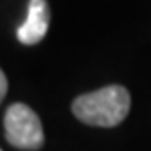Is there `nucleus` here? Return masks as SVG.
<instances>
[{
	"mask_svg": "<svg viewBox=\"0 0 151 151\" xmlns=\"http://www.w3.org/2000/svg\"><path fill=\"white\" fill-rule=\"evenodd\" d=\"M131 96L122 86H106L73 100V115L80 122L99 127L118 126L129 113Z\"/></svg>",
	"mask_w": 151,
	"mask_h": 151,
	"instance_id": "nucleus-1",
	"label": "nucleus"
},
{
	"mask_svg": "<svg viewBox=\"0 0 151 151\" xmlns=\"http://www.w3.org/2000/svg\"><path fill=\"white\" fill-rule=\"evenodd\" d=\"M7 142L26 151H37L44 146V129L38 115L26 104H11L4 116Z\"/></svg>",
	"mask_w": 151,
	"mask_h": 151,
	"instance_id": "nucleus-2",
	"label": "nucleus"
},
{
	"mask_svg": "<svg viewBox=\"0 0 151 151\" xmlns=\"http://www.w3.org/2000/svg\"><path fill=\"white\" fill-rule=\"evenodd\" d=\"M49 27V6L46 0H29L26 22L17 29V38L24 46H35L46 37Z\"/></svg>",
	"mask_w": 151,
	"mask_h": 151,
	"instance_id": "nucleus-3",
	"label": "nucleus"
},
{
	"mask_svg": "<svg viewBox=\"0 0 151 151\" xmlns=\"http://www.w3.org/2000/svg\"><path fill=\"white\" fill-rule=\"evenodd\" d=\"M6 93H7V78H6V75H4V71L0 69V102L4 100V96H6Z\"/></svg>",
	"mask_w": 151,
	"mask_h": 151,
	"instance_id": "nucleus-4",
	"label": "nucleus"
},
{
	"mask_svg": "<svg viewBox=\"0 0 151 151\" xmlns=\"http://www.w3.org/2000/svg\"><path fill=\"white\" fill-rule=\"evenodd\" d=\"M0 151H2V149H0Z\"/></svg>",
	"mask_w": 151,
	"mask_h": 151,
	"instance_id": "nucleus-5",
	"label": "nucleus"
}]
</instances>
